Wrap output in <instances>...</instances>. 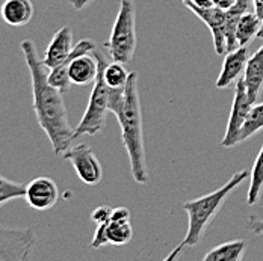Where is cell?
<instances>
[{"label":"cell","instance_id":"obj_1","mask_svg":"<svg viewBox=\"0 0 263 261\" xmlns=\"http://www.w3.org/2000/svg\"><path fill=\"white\" fill-rule=\"evenodd\" d=\"M20 50L25 56L27 70L30 73L32 107L36 121L52 144L53 154L62 156L74 140V129L70 126L62 92L49 83V68L38 54L36 44L32 39H23Z\"/></svg>","mask_w":263,"mask_h":261},{"label":"cell","instance_id":"obj_2","mask_svg":"<svg viewBox=\"0 0 263 261\" xmlns=\"http://www.w3.org/2000/svg\"><path fill=\"white\" fill-rule=\"evenodd\" d=\"M124 148L130 162L132 177L136 183L145 184L148 182V169L145 162L144 133H142V112L141 98L138 91V73H130L124 86V105L121 113L117 116Z\"/></svg>","mask_w":263,"mask_h":261},{"label":"cell","instance_id":"obj_3","mask_svg":"<svg viewBox=\"0 0 263 261\" xmlns=\"http://www.w3.org/2000/svg\"><path fill=\"white\" fill-rule=\"evenodd\" d=\"M250 177V172L247 169L236 172L227 183L222 187L216 189L215 192L208 193L201 198L186 201L183 204V209L187 214V231L184 235L183 242L170 254L166 255L165 260H174L177 255L183 251L184 248L195 246L206 233V228L209 227L212 219L218 214V211L224 206L227 196L236 189L239 184H242L247 178Z\"/></svg>","mask_w":263,"mask_h":261},{"label":"cell","instance_id":"obj_4","mask_svg":"<svg viewBox=\"0 0 263 261\" xmlns=\"http://www.w3.org/2000/svg\"><path fill=\"white\" fill-rule=\"evenodd\" d=\"M115 62L129 64L136 50V6L132 0H121L120 9L105 44Z\"/></svg>","mask_w":263,"mask_h":261},{"label":"cell","instance_id":"obj_5","mask_svg":"<svg viewBox=\"0 0 263 261\" xmlns=\"http://www.w3.org/2000/svg\"><path fill=\"white\" fill-rule=\"evenodd\" d=\"M92 54L96 56L99 62V73H97L94 88L88 100L86 110L79 121L78 127H74V139L82 134L96 136L105 126L106 112H107V89H109V86L106 85L105 78H103V67L106 64V57L97 49L92 52Z\"/></svg>","mask_w":263,"mask_h":261},{"label":"cell","instance_id":"obj_6","mask_svg":"<svg viewBox=\"0 0 263 261\" xmlns=\"http://www.w3.org/2000/svg\"><path fill=\"white\" fill-rule=\"evenodd\" d=\"M36 243L32 228H8L0 225V261H23L30 257Z\"/></svg>","mask_w":263,"mask_h":261},{"label":"cell","instance_id":"obj_7","mask_svg":"<svg viewBox=\"0 0 263 261\" xmlns=\"http://www.w3.org/2000/svg\"><path fill=\"white\" fill-rule=\"evenodd\" d=\"M62 157L73 165L78 177L88 186H97L103 178V168L88 144H79L68 148Z\"/></svg>","mask_w":263,"mask_h":261},{"label":"cell","instance_id":"obj_8","mask_svg":"<svg viewBox=\"0 0 263 261\" xmlns=\"http://www.w3.org/2000/svg\"><path fill=\"white\" fill-rule=\"evenodd\" d=\"M251 106H253V103L248 97L245 82H243V78H239L236 82L233 105H232V110H230V118L227 123L226 134H224L222 142H221V145L224 148H232V147L239 144V133H240V129H242V126L248 116Z\"/></svg>","mask_w":263,"mask_h":261},{"label":"cell","instance_id":"obj_9","mask_svg":"<svg viewBox=\"0 0 263 261\" xmlns=\"http://www.w3.org/2000/svg\"><path fill=\"white\" fill-rule=\"evenodd\" d=\"M187 9H191L206 26L209 27L213 38V47L215 52L221 56L227 53L226 49V11L211 6V8H198L192 3L184 5Z\"/></svg>","mask_w":263,"mask_h":261},{"label":"cell","instance_id":"obj_10","mask_svg":"<svg viewBox=\"0 0 263 261\" xmlns=\"http://www.w3.org/2000/svg\"><path fill=\"white\" fill-rule=\"evenodd\" d=\"M59 189L58 184L49 177H36L29 184H26L25 199L29 207L36 211L50 210L58 203Z\"/></svg>","mask_w":263,"mask_h":261},{"label":"cell","instance_id":"obj_11","mask_svg":"<svg viewBox=\"0 0 263 261\" xmlns=\"http://www.w3.org/2000/svg\"><path fill=\"white\" fill-rule=\"evenodd\" d=\"M73 47H74L73 29L70 26H62L59 30L54 32L52 41L49 43V46L44 52V56H43L44 65L49 70L61 65L68 57Z\"/></svg>","mask_w":263,"mask_h":261},{"label":"cell","instance_id":"obj_12","mask_svg":"<svg viewBox=\"0 0 263 261\" xmlns=\"http://www.w3.org/2000/svg\"><path fill=\"white\" fill-rule=\"evenodd\" d=\"M247 61H248V52H247V46L236 47L232 52H227L224 54V62H222V68L221 73L216 80V88L222 89L230 86L233 82H236L245 71L247 67Z\"/></svg>","mask_w":263,"mask_h":261},{"label":"cell","instance_id":"obj_13","mask_svg":"<svg viewBox=\"0 0 263 261\" xmlns=\"http://www.w3.org/2000/svg\"><path fill=\"white\" fill-rule=\"evenodd\" d=\"M96 50V43L89 38H83L80 39L78 44H74L71 53L68 54V57L58 67H54L52 70H49V83L58 88L62 94L68 91L71 82L68 78V65L71 62L73 57L79 56V54H85V53H92Z\"/></svg>","mask_w":263,"mask_h":261},{"label":"cell","instance_id":"obj_14","mask_svg":"<svg viewBox=\"0 0 263 261\" xmlns=\"http://www.w3.org/2000/svg\"><path fill=\"white\" fill-rule=\"evenodd\" d=\"M92 53L79 54L71 59L68 65V78L73 85H91L96 82L97 73H99V62L96 56H91Z\"/></svg>","mask_w":263,"mask_h":261},{"label":"cell","instance_id":"obj_15","mask_svg":"<svg viewBox=\"0 0 263 261\" xmlns=\"http://www.w3.org/2000/svg\"><path fill=\"white\" fill-rule=\"evenodd\" d=\"M242 78L245 82L251 103H257L263 89V46L253 56L248 57Z\"/></svg>","mask_w":263,"mask_h":261},{"label":"cell","instance_id":"obj_16","mask_svg":"<svg viewBox=\"0 0 263 261\" xmlns=\"http://www.w3.org/2000/svg\"><path fill=\"white\" fill-rule=\"evenodd\" d=\"M33 3L30 0H5L0 15L6 25L12 27L26 26L33 18Z\"/></svg>","mask_w":263,"mask_h":261},{"label":"cell","instance_id":"obj_17","mask_svg":"<svg viewBox=\"0 0 263 261\" xmlns=\"http://www.w3.org/2000/svg\"><path fill=\"white\" fill-rule=\"evenodd\" d=\"M247 243L245 240H232L226 242L216 248L211 249L204 257V261H240L245 255Z\"/></svg>","mask_w":263,"mask_h":261},{"label":"cell","instance_id":"obj_18","mask_svg":"<svg viewBox=\"0 0 263 261\" xmlns=\"http://www.w3.org/2000/svg\"><path fill=\"white\" fill-rule=\"evenodd\" d=\"M262 26V18L256 12H243L237 22L236 27V41L237 47L248 46V43L257 36Z\"/></svg>","mask_w":263,"mask_h":261},{"label":"cell","instance_id":"obj_19","mask_svg":"<svg viewBox=\"0 0 263 261\" xmlns=\"http://www.w3.org/2000/svg\"><path fill=\"white\" fill-rule=\"evenodd\" d=\"M106 231V240L107 245H114V246H124L132 240V225L130 220H124V222H118V220H107L103 224Z\"/></svg>","mask_w":263,"mask_h":261},{"label":"cell","instance_id":"obj_20","mask_svg":"<svg viewBox=\"0 0 263 261\" xmlns=\"http://www.w3.org/2000/svg\"><path fill=\"white\" fill-rule=\"evenodd\" d=\"M250 178H251V183H250L248 195H247V203L250 206H254L259 201V196L263 190V145L254 160Z\"/></svg>","mask_w":263,"mask_h":261},{"label":"cell","instance_id":"obj_21","mask_svg":"<svg viewBox=\"0 0 263 261\" xmlns=\"http://www.w3.org/2000/svg\"><path fill=\"white\" fill-rule=\"evenodd\" d=\"M263 129V103H254L251 106L248 116L239 133V144L254 136Z\"/></svg>","mask_w":263,"mask_h":261},{"label":"cell","instance_id":"obj_22","mask_svg":"<svg viewBox=\"0 0 263 261\" xmlns=\"http://www.w3.org/2000/svg\"><path fill=\"white\" fill-rule=\"evenodd\" d=\"M103 78L110 88H123L129 80V73L124 68V64L112 61L110 64L106 62L103 67Z\"/></svg>","mask_w":263,"mask_h":261},{"label":"cell","instance_id":"obj_23","mask_svg":"<svg viewBox=\"0 0 263 261\" xmlns=\"http://www.w3.org/2000/svg\"><path fill=\"white\" fill-rule=\"evenodd\" d=\"M26 186L17 182H12L3 175H0V207L8 204L9 201L25 198Z\"/></svg>","mask_w":263,"mask_h":261},{"label":"cell","instance_id":"obj_24","mask_svg":"<svg viewBox=\"0 0 263 261\" xmlns=\"http://www.w3.org/2000/svg\"><path fill=\"white\" fill-rule=\"evenodd\" d=\"M124 105V86L123 88H110L107 89V112H112L118 116Z\"/></svg>","mask_w":263,"mask_h":261},{"label":"cell","instance_id":"obj_25","mask_svg":"<svg viewBox=\"0 0 263 261\" xmlns=\"http://www.w3.org/2000/svg\"><path fill=\"white\" fill-rule=\"evenodd\" d=\"M110 213L112 209L110 207H106V206H100L91 213V220L96 224V225H100V224H105L110 219Z\"/></svg>","mask_w":263,"mask_h":261},{"label":"cell","instance_id":"obj_26","mask_svg":"<svg viewBox=\"0 0 263 261\" xmlns=\"http://www.w3.org/2000/svg\"><path fill=\"white\" fill-rule=\"evenodd\" d=\"M247 228L256 235H263V219L257 217L256 214L250 216L247 220Z\"/></svg>","mask_w":263,"mask_h":261},{"label":"cell","instance_id":"obj_27","mask_svg":"<svg viewBox=\"0 0 263 261\" xmlns=\"http://www.w3.org/2000/svg\"><path fill=\"white\" fill-rule=\"evenodd\" d=\"M110 220H118V222L130 220V210L126 209V207H117V209H112V213H110Z\"/></svg>","mask_w":263,"mask_h":261},{"label":"cell","instance_id":"obj_28","mask_svg":"<svg viewBox=\"0 0 263 261\" xmlns=\"http://www.w3.org/2000/svg\"><path fill=\"white\" fill-rule=\"evenodd\" d=\"M236 2L237 0H213V6H216V8L222 9V11H227V9H230Z\"/></svg>","mask_w":263,"mask_h":261},{"label":"cell","instance_id":"obj_29","mask_svg":"<svg viewBox=\"0 0 263 261\" xmlns=\"http://www.w3.org/2000/svg\"><path fill=\"white\" fill-rule=\"evenodd\" d=\"M186 3H192L198 8H211L213 6V0H183V5Z\"/></svg>","mask_w":263,"mask_h":261},{"label":"cell","instance_id":"obj_30","mask_svg":"<svg viewBox=\"0 0 263 261\" xmlns=\"http://www.w3.org/2000/svg\"><path fill=\"white\" fill-rule=\"evenodd\" d=\"M91 2H94V0H68V3H70L76 11H82V9H85Z\"/></svg>","mask_w":263,"mask_h":261},{"label":"cell","instance_id":"obj_31","mask_svg":"<svg viewBox=\"0 0 263 261\" xmlns=\"http://www.w3.org/2000/svg\"><path fill=\"white\" fill-rule=\"evenodd\" d=\"M253 5H254V12L263 18V0H253Z\"/></svg>","mask_w":263,"mask_h":261},{"label":"cell","instance_id":"obj_32","mask_svg":"<svg viewBox=\"0 0 263 261\" xmlns=\"http://www.w3.org/2000/svg\"><path fill=\"white\" fill-rule=\"evenodd\" d=\"M257 38L263 39V18H262V26H260V30H259V33H257Z\"/></svg>","mask_w":263,"mask_h":261},{"label":"cell","instance_id":"obj_33","mask_svg":"<svg viewBox=\"0 0 263 261\" xmlns=\"http://www.w3.org/2000/svg\"><path fill=\"white\" fill-rule=\"evenodd\" d=\"M262 207H263V204H262Z\"/></svg>","mask_w":263,"mask_h":261},{"label":"cell","instance_id":"obj_34","mask_svg":"<svg viewBox=\"0 0 263 261\" xmlns=\"http://www.w3.org/2000/svg\"><path fill=\"white\" fill-rule=\"evenodd\" d=\"M182 2H183V0H182Z\"/></svg>","mask_w":263,"mask_h":261}]
</instances>
